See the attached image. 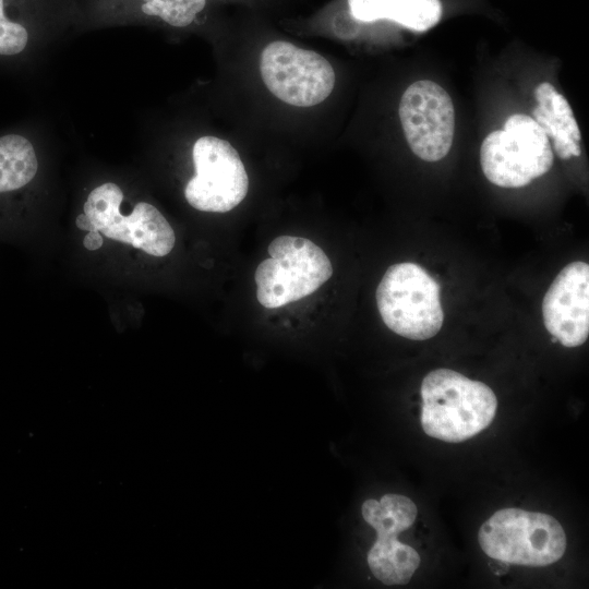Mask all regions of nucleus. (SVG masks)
<instances>
[{"label": "nucleus", "instance_id": "4468645a", "mask_svg": "<svg viewBox=\"0 0 589 589\" xmlns=\"http://www.w3.org/2000/svg\"><path fill=\"white\" fill-rule=\"evenodd\" d=\"M206 0H145L142 12L157 16L173 27H185L192 24L206 8Z\"/></svg>", "mask_w": 589, "mask_h": 589}, {"label": "nucleus", "instance_id": "a211bd4d", "mask_svg": "<svg viewBox=\"0 0 589 589\" xmlns=\"http://www.w3.org/2000/svg\"><path fill=\"white\" fill-rule=\"evenodd\" d=\"M84 247L87 250L94 251L103 245V238L98 230L88 231L83 241Z\"/></svg>", "mask_w": 589, "mask_h": 589}, {"label": "nucleus", "instance_id": "f257e3e1", "mask_svg": "<svg viewBox=\"0 0 589 589\" xmlns=\"http://www.w3.org/2000/svg\"><path fill=\"white\" fill-rule=\"evenodd\" d=\"M421 397L424 432L449 443L466 441L488 428L497 408L496 396L486 384L449 369L428 373Z\"/></svg>", "mask_w": 589, "mask_h": 589}, {"label": "nucleus", "instance_id": "ddd939ff", "mask_svg": "<svg viewBox=\"0 0 589 589\" xmlns=\"http://www.w3.org/2000/svg\"><path fill=\"white\" fill-rule=\"evenodd\" d=\"M38 170L32 143L19 134L0 136V193L23 188Z\"/></svg>", "mask_w": 589, "mask_h": 589}, {"label": "nucleus", "instance_id": "39448f33", "mask_svg": "<svg viewBox=\"0 0 589 589\" xmlns=\"http://www.w3.org/2000/svg\"><path fill=\"white\" fill-rule=\"evenodd\" d=\"M486 179L501 188H521L546 173L553 165L549 137L533 118L516 113L485 136L480 148Z\"/></svg>", "mask_w": 589, "mask_h": 589}, {"label": "nucleus", "instance_id": "423d86ee", "mask_svg": "<svg viewBox=\"0 0 589 589\" xmlns=\"http://www.w3.org/2000/svg\"><path fill=\"white\" fill-rule=\"evenodd\" d=\"M361 514L376 531L375 542L366 556L371 573L384 585H406L419 567L420 556L397 536L414 522L416 504L405 495L385 494L380 501L365 500Z\"/></svg>", "mask_w": 589, "mask_h": 589}, {"label": "nucleus", "instance_id": "6ab92c4d", "mask_svg": "<svg viewBox=\"0 0 589 589\" xmlns=\"http://www.w3.org/2000/svg\"><path fill=\"white\" fill-rule=\"evenodd\" d=\"M76 226L86 231H94V226L92 225L89 218L85 214H81L76 217L75 220Z\"/></svg>", "mask_w": 589, "mask_h": 589}, {"label": "nucleus", "instance_id": "aec40b11", "mask_svg": "<svg viewBox=\"0 0 589 589\" xmlns=\"http://www.w3.org/2000/svg\"><path fill=\"white\" fill-rule=\"evenodd\" d=\"M552 342H556L557 339L555 337L552 336V339H551Z\"/></svg>", "mask_w": 589, "mask_h": 589}, {"label": "nucleus", "instance_id": "0eeeda50", "mask_svg": "<svg viewBox=\"0 0 589 589\" xmlns=\"http://www.w3.org/2000/svg\"><path fill=\"white\" fill-rule=\"evenodd\" d=\"M122 199V190L112 182H106L89 193L83 209L94 229L153 256L170 253L176 236L161 213L155 206L140 202L130 215L124 216L120 213Z\"/></svg>", "mask_w": 589, "mask_h": 589}, {"label": "nucleus", "instance_id": "20e7f679", "mask_svg": "<svg viewBox=\"0 0 589 589\" xmlns=\"http://www.w3.org/2000/svg\"><path fill=\"white\" fill-rule=\"evenodd\" d=\"M479 543L486 555L525 566H545L566 550V536L552 516L519 508H504L480 528Z\"/></svg>", "mask_w": 589, "mask_h": 589}, {"label": "nucleus", "instance_id": "f3484780", "mask_svg": "<svg viewBox=\"0 0 589 589\" xmlns=\"http://www.w3.org/2000/svg\"><path fill=\"white\" fill-rule=\"evenodd\" d=\"M26 28L4 14L3 0H0V56H13L24 50L27 45Z\"/></svg>", "mask_w": 589, "mask_h": 589}, {"label": "nucleus", "instance_id": "2eb2a0df", "mask_svg": "<svg viewBox=\"0 0 589 589\" xmlns=\"http://www.w3.org/2000/svg\"><path fill=\"white\" fill-rule=\"evenodd\" d=\"M441 16L440 0H404L395 22L414 32H424L436 25Z\"/></svg>", "mask_w": 589, "mask_h": 589}, {"label": "nucleus", "instance_id": "9b49d317", "mask_svg": "<svg viewBox=\"0 0 589 589\" xmlns=\"http://www.w3.org/2000/svg\"><path fill=\"white\" fill-rule=\"evenodd\" d=\"M546 330L564 347H578L589 335V265H566L549 287L542 301Z\"/></svg>", "mask_w": 589, "mask_h": 589}, {"label": "nucleus", "instance_id": "7ed1b4c3", "mask_svg": "<svg viewBox=\"0 0 589 589\" xmlns=\"http://www.w3.org/2000/svg\"><path fill=\"white\" fill-rule=\"evenodd\" d=\"M269 259L255 271L256 298L276 309L312 294L333 275L325 252L309 239L279 236L268 245Z\"/></svg>", "mask_w": 589, "mask_h": 589}, {"label": "nucleus", "instance_id": "f03ea898", "mask_svg": "<svg viewBox=\"0 0 589 589\" xmlns=\"http://www.w3.org/2000/svg\"><path fill=\"white\" fill-rule=\"evenodd\" d=\"M375 299L385 325L405 338H432L443 325L440 285L416 263L404 262L388 267L377 286Z\"/></svg>", "mask_w": 589, "mask_h": 589}, {"label": "nucleus", "instance_id": "6e6552de", "mask_svg": "<svg viewBox=\"0 0 589 589\" xmlns=\"http://www.w3.org/2000/svg\"><path fill=\"white\" fill-rule=\"evenodd\" d=\"M260 70L269 92L291 106H315L335 85L334 69L323 56L285 40L272 41L263 49Z\"/></svg>", "mask_w": 589, "mask_h": 589}, {"label": "nucleus", "instance_id": "f8f14e48", "mask_svg": "<svg viewBox=\"0 0 589 589\" xmlns=\"http://www.w3.org/2000/svg\"><path fill=\"white\" fill-rule=\"evenodd\" d=\"M536 107L532 118L552 140L553 148L562 159L581 154V133L567 99L548 82L534 88Z\"/></svg>", "mask_w": 589, "mask_h": 589}, {"label": "nucleus", "instance_id": "dca6fc26", "mask_svg": "<svg viewBox=\"0 0 589 589\" xmlns=\"http://www.w3.org/2000/svg\"><path fill=\"white\" fill-rule=\"evenodd\" d=\"M404 0H347L350 15L360 22L396 21Z\"/></svg>", "mask_w": 589, "mask_h": 589}, {"label": "nucleus", "instance_id": "9d476101", "mask_svg": "<svg viewBox=\"0 0 589 589\" xmlns=\"http://www.w3.org/2000/svg\"><path fill=\"white\" fill-rule=\"evenodd\" d=\"M398 112L407 143L419 158L437 161L448 154L455 109L441 85L429 80L412 83L400 98Z\"/></svg>", "mask_w": 589, "mask_h": 589}, {"label": "nucleus", "instance_id": "1a4fd4ad", "mask_svg": "<svg viewBox=\"0 0 589 589\" xmlns=\"http://www.w3.org/2000/svg\"><path fill=\"white\" fill-rule=\"evenodd\" d=\"M195 176L184 189L188 203L195 209L227 213L247 196L249 178L236 148L216 136L200 137L193 146Z\"/></svg>", "mask_w": 589, "mask_h": 589}]
</instances>
